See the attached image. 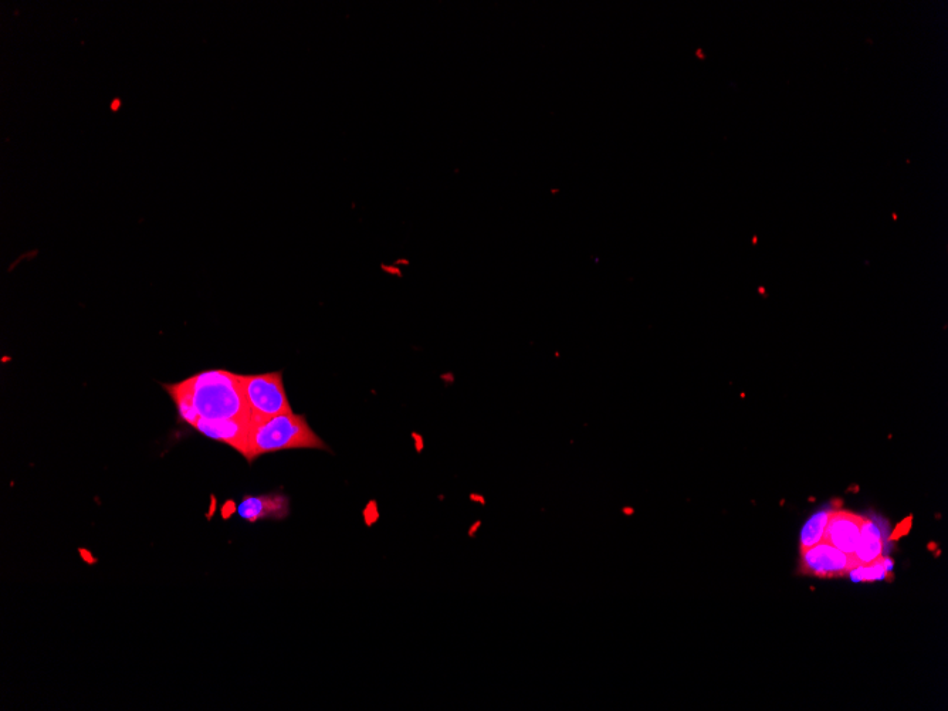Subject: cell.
Returning <instances> with one entry per match:
<instances>
[{
	"instance_id": "9",
	"label": "cell",
	"mask_w": 948,
	"mask_h": 711,
	"mask_svg": "<svg viewBox=\"0 0 948 711\" xmlns=\"http://www.w3.org/2000/svg\"><path fill=\"white\" fill-rule=\"evenodd\" d=\"M893 567H895V562L882 555L870 564H861L852 568L848 574L855 584H859V582L862 584V582L892 581Z\"/></svg>"
},
{
	"instance_id": "2",
	"label": "cell",
	"mask_w": 948,
	"mask_h": 711,
	"mask_svg": "<svg viewBox=\"0 0 948 711\" xmlns=\"http://www.w3.org/2000/svg\"><path fill=\"white\" fill-rule=\"evenodd\" d=\"M293 449L328 450V446L311 429L303 415L281 413L253 423L243 457L252 463L257 457Z\"/></svg>"
},
{
	"instance_id": "7",
	"label": "cell",
	"mask_w": 948,
	"mask_h": 711,
	"mask_svg": "<svg viewBox=\"0 0 948 711\" xmlns=\"http://www.w3.org/2000/svg\"><path fill=\"white\" fill-rule=\"evenodd\" d=\"M237 514L249 523L266 518L287 517L289 500L283 494H264V496H246L237 507Z\"/></svg>"
},
{
	"instance_id": "8",
	"label": "cell",
	"mask_w": 948,
	"mask_h": 711,
	"mask_svg": "<svg viewBox=\"0 0 948 711\" xmlns=\"http://www.w3.org/2000/svg\"><path fill=\"white\" fill-rule=\"evenodd\" d=\"M883 530L879 523L872 518H863L861 527V537H859L858 547H856L853 558L861 564H870L882 557L885 550V541H883Z\"/></svg>"
},
{
	"instance_id": "6",
	"label": "cell",
	"mask_w": 948,
	"mask_h": 711,
	"mask_svg": "<svg viewBox=\"0 0 948 711\" xmlns=\"http://www.w3.org/2000/svg\"><path fill=\"white\" fill-rule=\"evenodd\" d=\"M252 425L249 419H230V421H199L192 428L206 438L225 443L243 456Z\"/></svg>"
},
{
	"instance_id": "10",
	"label": "cell",
	"mask_w": 948,
	"mask_h": 711,
	"mask_svg": "<svg viewBox=\"0 0 948 711\" xmlns=\"http://www.w3.org/2000/svg\"><path fill=\"white\" fill-rule=\"evenodd\" d=\"M832 513H834V510L831 507H824V509L812 514L801 530V551L824 541L826 526H828L829 517Z\"/></svg>"
},
{
	"instance_id": "4",
	"label": "cell",
	"mask_w": 948,
	"mask_h": 711,
	"mask_svg": "<svg viewBox=\"0 0 948 711\" xmlns=\"http://www.w3.org/2000/svg\"><path fill=\"white\" fill-rule=\"evenodd\" d=\"M801 567L805 574L821 578L842 577L858 567L852 554H845L834 545L819 543L801 551Z\"/></svg>"
},
{
	"instance_id": "5",
	"label": "cell",
	"mask_w": 948,
	"mask_h": 711,
	"mask_svg": "<svg viewBox=\"0 0 948 711\" xmlns=\"http://www.w3.org/2000/svg\"><path fill=\"white\" fill-rule=\"evenodd\" d=\"M863 518L865 517L849 513V511L834 510L826 526L825 543L834 545L845 554L855 553L859 537H861Z\"/></svg>"
},
{
	"instance_id": "1",
	"label": "cell",
	"mask_w": 948,
	"mask_h": 711,
	"mask_svg": "<svg viewBox=\"0 0 948 711\" xmlns=\"http://www.w3.org/2000/svg\"><path fill=\"white\" fill-rule=\"evenodd\" d=\"M178 411L179 421L194 426L199 421L250 419L240 375L225 369H208L178 384L162 385Z\"/></svg>"
},
{
	"instance_id": "3",
	"label": "cell",
	"mask_w": 948,
	"mask_h": 711,
	"mask_svg": "<svg viewBox=\"0 0 948 711\" xmlns=\"http://www.w3.org/2000/svg\"><path fill=\"white\" fill-rule=\"evenodd\" d=\"M240 384L252 423L293 412L284 389L283 372L240 375Z\"/></svg>"
}]
</instances>
